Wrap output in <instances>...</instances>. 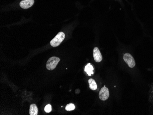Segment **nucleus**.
<instances>
[{
    "mask_svg": "<svg viewBox=\"0 0 153 115\" xmlns=\"http://www.w3.org/2000/svg\"><path fill=\"white\" fill-rule=\"evenodd\" d=\"M88 82L89 84V86L91 89L93 91H95L97 88V85L95 80L92 78H90L88 80Z\"/></svg>",
    "mask_w": 153,
    "mask_h": 115,
    "instance_id": "nucleus-9",
    "label": "nucleus"
},
{
    "mask_svg": "<svg viewBox=\"0 0 153 115\" xmlns=\"http://www.w3.org/2000/svg\"><path fill=\"white\" fill-rule=\"evenodd\" d=\"M34 0H23L20 2V6L23 9H28L33 5Z\"/></svg>",
    "mask_w": 153,
    "mask_h": 115,
    "instance_id": "nucleus-6",
    "label": "nucleus"
},
{
    "mask_svg": "<svg viewBox=\"0 0 153 115\" xmlns=\"http://www.w3.org/2000/svg\"><path fill=\"white\" fill-rule=\"evenodd\" d=\"M45 111L47 113H50L52 112V105L50 104H48L45 108Z\"/></svg>",
    "mask_w": 153,
    "mask_h": 115,
    "instance_id": "nucleus-11",
    "label": "nucleus"
},
{
    "mask_svg": "<svg viewBox=\"0 0 153 115\" xmlns=\"http://www.w3.org/2000/svg\"><path fill=\"white\" fill-rule=\"evenodd\" d=\"M93 70H94V67L90 63L85 66L84 71L88 74V76H91L92 74H94Z\"/></svg>",
    "mask_w": 153,
    "mask_h": 115,
    "instance_id": "nucleus-8",
    "label": "nucleus"
},
{
    "mask_svg": "<svg viewBox=\"0 0 153 115\" xmlns=\"http://www.w3.org/2000/svg\"><path fill=\"white\" fill-rule=\"evenodd\" d=\"M123 59H124V61L126 62L130 67L133 68L135 67L136 65L135 60L131 54L128 53L125 54L123 56Z\"/></svg>",
    "mask_w": 153,
    "mask_h": 115,
    "instance_id": "nucleus-3",
    "label": "nucleus"
},
{
    "mask_svg": "<svg viewBox=\"0 0 153 115\" xmlns=\"http://www.w3.org/2000/svg\"><path fill=\"white\" fill-rule=\"evenodd\" d=\"M93 56L97 63H99L102 60V56L98 47H95L93 50Z\"/></svg>",
    "mask_w": 153,
    "mask_h": 115,
    "instance_id": "nucleus-5",
    "label": "nucleus"
},
{
    "mask_svg": "<svg viewBox=\"0 0 153 115\" xmlns=\"http://www.w3.org/2000/svg\"><path fill=\"white\" fill-rule=\"evenodd\" d=\"M75 105H74L73 104H72V103L68 104L66 107V111H73V110L75 109Z\"/></svg>",
    "mask_w": 153,
    "mask_h": 115,
    "instance_id": "nucleus-10",
    "label": "nucleus"
},
{
    "mask_svg": "<svg viewBox=\"0 0 153 115\" xmlns=\"http://www.w3.org/2000/svg\"><path fill=\"white\" fill-rule=\"evenodd\" d=\"M38 109L35 104H32L30 105L29 109V115H38Z\"/></svg>",
    "mask_w": 153,
    "mask_h": 115,
    "instance_id": "nucleus-7",
    "label": "nucleus"
},
{
    "mask_svg": "<svg viewBox=\"0 0 153 115\" xmlns=\"http://www.w3.org/2000/svg\"><path fill=\"white\" fill-rule=\"evenodd\" d=\"M60 59L58 57L56 56H53L49 59L46 63V67L48 70H54L56 67L57 66Z\"/></svg>",
    "mask_w": 153,
    "mask_h": 115,
    "instance_id": "nucleus-2",
    "label": "nucleus"
},
{
    "mask_svg": "<svg viewBox=\"0 0 153 115\" xmlns=\"http://www.w3.org/2000/svg\"><path fill=\"white\" fill-rule=\"evenodd\" d=\"M109 91L107 88L105 86L101 89L99 93V98L102 101H105L109 97Z\"/></svg>",
    "mask_w": 153,
    "mask_h": 115,
    "instance_id": "nucleus-4",
    "label": "nucleus"
},
{
    "mask_svg": "<svg viewBox=\"0 0 153 115\" xmlns=\"http://www.w3.org/2000/svg\"><path fill=\"white\" fill-rule=\"evenodd\" d=\"M65 35L63 32H60L52 39L50 42V44L53 47H57L60 45L61 43L65 39Z\"/></svg>",
    "mask_w": 153,
    "mask_h": 115,
    "instance_id": "nucleus-1",
    "label": "nucleus"
}]
</instances>
